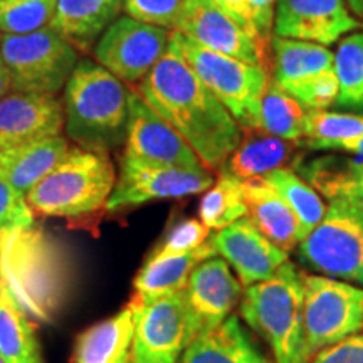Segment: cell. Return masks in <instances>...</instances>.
Segmentation results:
<instances>
[{"instance_id": "cell-41", "label": "cell", "mask_w": 363, "mask_h": 363, "mask_svg": "<svg viewBox=\"0 0 363 363\" xmlns=\"http://www.w3.org/2000/svg\"><path fill=\"white\" fill-rule=\"evenodd\" d=\"M211 2H214L216 6L222 9L225 13H229L235 22H239L240 26L246 27L247 30H251V33L259 35V33L254 29L251 11H249L246 0H211Z\"/></svg>"}, {"instance_id": "cell-6", "label": "cell", "mask_w": 363, "mask_h": 363, "mask_svg": "<svg viewBox=\"0 0 363 363\" xmlns=\"http://www.w3.org/2000/svg\"><path fill=\"white\" fill-rule=\"evenodd\" d=\"M328 202L320 224L299 242V261L316 274L363 288V202Z\"/></svg>"}, {"instance_id": "cell-3", "label": "cell", "mask_w": 363, "mask_h": 363, "mask_svg": "<svg viewBox=\"0 0 363 363\" xmlns=\"http://www.w3.org/2000/svg\"><path fill=\"white\" fill-rule=\"evenodd\" d=\"M305 272L286 262L269 279L247 286L240 318L269 347L274 363H310L305 347Z\"/></svg>"}, {"instance_id": "cell-36", "label": "cell", "mask_w": 363, "mask_h": 363, "mask_svg": "<svg viewBox=\"0 0 363 363\" xmlns=\"http://www.w3.org/2000/svg\"><path fill=\"white\" fill-rule=\"evenodd\" d=\"M289 96L298 99L308 111H325L326 108L337 103L338 98V78L335 69L321 72L315 78L303 83L289 86L283 89Z\"/></svg>"}, {"instance_id": "cell-17", "label": "cell", "mask_w": 363, "mask_h": 363, "mask_svg": "<svg viewBox=\"0 0 363 363\" xmlns=\"http://www.w3.org/2000/svg\"><path fill=\"white\" fill-rule=\"evenodd\" d=\"M187 298L202 331L227 320L242 299V284L222 257H208L195 266L187 283Z\"/></svg>"}, {"instance_id": "cell-2", "label": "cell", "mask_w": 363, "mask_h": 363, "mask_svg": "<svg viewBox=\"0 0 363 363\" xmlns=\"http://www.w3.org/2000/svg\"><path fill=\"white\" fill-rule=\"evenodd\" d=\"M128 93L123 81L83 59L65 86V128L79 148L108 153L125 145Z\"/></svg>"}, {"instance_id": "cell-30", "label": "cell", "mask_w": 363, "mask_h": 363, "mask_svg": "<svg viewBox=\"0 0 363 363\" xmlns=\"http://www.w3.org/2000/svg\"><path fill=\"white\" fill-rule=\"evenodd\" d=\"M306 108L271 81L262 99L259 131L301 147L306 138Z\"/></svg>"}, {"instance_id": "cell-24", "label": "cell", "mask_w": 363, "mask_h": 363, "mask_svg": "<svg viewBox=\"0 0 363 363\" xmlns=\"http://www.w3.org/2000/svg\"><path fill=\"white\" fill-rule=\"evenodd\" d=\"M216 256L211 242L203 244L192 252L182 256L162 257V259H147L133 281L135 299L152 301V299L169 296L187 288L190 272L202 261Z\"/></svg>"}, {"instance_id": "cell-21", "label": "cell", "mask_w": 363, "mask_h": 363, "mask_svg": "<svg viewBox=\"0 0 363 363\" xmlns=\"http://www.w3.org/2000/svg\"><path fill=\"white\" fill-rule=\"evenodd\" d=\"M133 306L126 305L108 320L78 335L71 363H135Z\"/></svg>"}, {"instance_id": "cell-7", "label": "cell", "mask_w": 363, "mask_h": 363, "mask_svg": "<svg viewBox=\"0 0 363 363\" xmlns=\"http://www.w3.org/2000/svg\"><path fill=\"white\" fill-rule=\"evenodd\" d=\"M0 56L12 91L51 96L65 88L79 62L78 49L51 26L29 34H2Z\"/></svg>"}, {"instance_id": "cell-15", "label": "cell", "mask_w": 363, "mask_h": 363, "mask_svg": "<svg viewBox=\"0 0 363 363\" xmlns=\"http://www.w3.org/2000/svg\"><path fill=\"white\" fill-rule=\"evenodd\" d=\"M360 27L345 0H278L272 29L276 38L330 45Z\"/></svg>"}, {"instance_id": "cell-12", "label": "cell", "mask_w": 363, "mask_h": 363, "mask_svg": "<svg viewBox=\"0 0 363 363\" xmlns=\"http://www.w3.org/2000/svg\"><path fill=\"white\" fill-rule=\"evenodd\" d=\"M174 29L211 51L267 69V40L251 33L211 0H184Z\"/></svg>"}, {"instance_id": "cell-25", "label": "cell", "mask_w": 363, "mask_h": 363, "mask_svg": "<svg viewBox=\"0 0 363 363\" xmlns=\"http://www.w3.org/2000/svg\"><path fill=\"white\" fill-rule=\"evenodd\" d=\"M272 83L281 89L335 69V56L326 45L306 40L272 38Z\"/></svg>"}, {"instance_id": "cell-33", "label": "cell", "mask_w": 363, "mask_h": 363, "mask_svg": "<svg viewBox=\"0 0 363 363\" xmlns=\"http://www.w3.org/2000/svg\"><path fill=\"white\" fill-rule=\"evenodd\" d=\"M363 135V115L357 113L308 111L306 138L337 142Z\"/></svg>"}, {"instance_id": "cell-29", "label": "cell", "mask_w": 363, "mask_h": 363, "mask_svg": "<svg viewBox=\"0 0 363 363\" xmlns=\"http://www.w3.org/2000/svg\"><path fill=\"white\" fill-rule=\"evenodd\" d=\"M247 216L242 180L220 170L214 184L202 195L199 219L211 230H222Z\"/></svg>"}, {"instance_id": "cell-13", "label": "cell", "mask_w": 363, "mask_h": 363, "mask_svg": "<svg viewBox=\"0 0 363 363\" xmlns=\"http://www.w3.org/2000/svg\"><path fill=\"white\" fill-rule=\"evenodd\" d=\"M212 184L214 177L208 170L170 169L121 157L120 177L108 201L106 211L115 212L155 201L190 197L203 194Z\"/></svg>"}, {"instance_id": "cell-40", "label": "cell", "mask_w": 363, "mask_h": 363, "mask_svg": "<svg viewBox=\"0 0 363 363\" xmlns=\"http://www.w3.org/2000/svg\"><path fill=\"white\" fill-rule=\"evenodd\" d=\"M301 147L310 150H333V152H347L353 155L363 157V135L348 140H337V142H323V140H305Z\"/></svg>"}, {"instance_id": "cell-34", "label": "cell", "mask_w": 363, "mask_h": 363, "mask_svg": "<svg viewBox=\"0 0 363 363\" xmlns=\"http://www.w3.org/2000/svg\"><path fill=\"white\" fill-rule=\"evenodd\" d=\"M211 229L201 219H182L170 227L162 242L150 254V259L182 256L192 252L207 242Z\"/></svg>"}, {"instance_id": "cell-14", "label": "cell", "mask_w": 363, "mask_h": 363, "mask_svg": "<svg viewBox=\"0 0 363 363\" xmlns=\"http://www.w3.org/2000/svg\"><path fill=\"white\" fill-rule=\"evenodd\" d=\"M216 254L222 256L242 286L272 278L278 269L289 261L288 252L271 242L254 225L249 217H242L225 229L217 230L208 239Z\"/></svg>"}, {"instance_id": "cell-5", "label": "cell", "mask_w": 363, "mask_h": 363, "mask_svg": "<svg viewBox=\"0 0 363 363\" xmlns=\"http://www.w3.org/2000/svg\"><path fill=\"white\" fill-rule=\"evenodd\" d=\"M169 45L229 110L240 128L259 130L262 99L271 84L269 69L211 51L182 33H170Z\"/></svg>"}, {"instance_id": "cell-44", "label": "cell", "mask_w": 363, "mask_h": 363, "mask_svg": "<svg viewBox=\"0 0 363 363\" xmlns=\"http://www.w3.org/2000/svg\"><path fill=\"white\" fill-rule=\"evenodd\" d=\"M7 2V0H0V6H2V4H6Z\"/></svg>"}, {"instance_id": "cell-22", "label": "cell", "mask_w": 363, "mask_h": 363, "mask_svg": "<svg viewBox=\"0 0 363 363\" xmlns=\"http://www.w3.org/2000/svg\"><path fill=\"white\" fill-rule=\"evenodd\" d=\"M125 0H57L51 27L74 45L89 51L120 17Z\"/></svg>"}, {"instance_id": "cell-8", "label": "cell", "mask_w": 363, "mask_h": 363, "mask_svg": "<svg viewBox=\"0 0 363 363\" xmlns=\"http://www.w3.org/2000/svg\"><path fill=\"white\" fill-rule=\"evenodd\" d=\"M130 305L135 320V363H179L190 343L202 333L185 289L152 301L131 298Z\"/></svg>"}, {"instance_id": "cell-16", "label": "cell", "mask_w": 363, "mask_h": 363, "mask_svg": "<svg viewBox=\"0 0 363 363\" xmlns=\"http://www.w3.org/2000/svg\"><path fill=\"white\" fill-rule=\"evenodd\" d=\"M65 108L51 94L11 91L0 99V152L61 133Z\"/></svg>"}, {"instance_id": "cell-39", "label": "cell", "mask_w": 363, "mask_h": 363, "mask_svg": "<svg viewBox=\"0 0 363 363\" xmlns=\"http://www.w3.org/2000/svg\"><path fill=\"white\" fill-rule=\"evenodd\" d=\"M251 11L254 29L259 33L264 40L269 43L272 26H274V13L278 0H246Z\"/></svg>"}, {"instance_id": "cell-32", "label": "cell", "mask_w": 363, "mask_h": 363, "mask_svg": "<svg viewBox=\"0 0 363 363\" xmlns=\"http://www.w3.org/2000/svg\"><path fill=\"white\" fill-rule=\"evenodd\" d=\"M57 0H7L0 6V34H29L51 26Z\"/></svg>"}, {"instance_id": "cell-35", "label": "cell", "mask_w": 363, "mask_h": 363, "mask_svg": "<svg viewBox=\"0 0 363 363\" xmlns=\"http://www.w3.org/2000/svg\"><path fill=\"white\" fill-rule=\"evenodd\" d=\"M34 222L26 197L0 177V240L29 229Z\"/></svg>"}, {"instance_id": "cell-11", "label": "cell", "mask_w": 363, "mask_h": 363, "mask_svg": "<svg viewBox=\"0 0 363 363\" xmlns=\"http://www.w3.org/2000/svg\"><path fill=\"white\" fill-rule=\"evenodd\" d=\"M123 157L170 169L207 170L184 136L172 128L136 89L128 93V128Z\"/></svg>"}, {"instance_id": "cell-37", "label": "cell", "mask_w": 363, "mask_h": 363, "mask_svg": "<svg viewBox=\"0 0 363 363\" xmlns=\"http://www.w3.org/2000/svg\"><path fill=\"white\" fill-rule=\"evenodd\" d=\"M184 0H125V13L145 24L174 29Z\"/></svg>"}, {"instance_id": "cell-43", "label": "cell", "mask_w": 363, "mask_h": 363, "mask_svg": "<svg viewBox=\"0 0 363 363\" xmlns=\"http://www.w3.org/2000/svg\"><path fill=\"white\" fill-rule=\"evenodd\" d=\"M348 6H350L352 12L357 13V16H363V0H347Z\"/></svg>"}, {"instance_id": "cell-4", "label": "cell", "mask_w": 363, "mask_h": 363, "mask_svg": "<svg viewBox=\"0 0 363 363\" xmlns=\"http://www.w3.org/2000/svg\"><path fill=\"white\" fill-rule=\"evenodd\" d=\"M116 184L106 153L72 148L26 195L30 211L44 217L81 219L106 211Z\"/></svg>"}, {"instance_id": "cell-26", "label": "cell", "mask_w": 363, "mask_h": 363, "mask_svg": "<svg viewBox=\"0 0 363 363\" xmlns=\"http://www.w3.org/2000/svg\"><path fill=\"white\" fill-rule=\"evenodd\" d=\"M0 360L4 363H44L34 326L4 276H0Z\"/></svg>"}, {"instance_id": "cell-20", "label": "cell", "mask_w": 363, "mask_h": 363, "mask_svg": "<svg viewBox=\"0 0 363 363\" xmlns=\"http://www.w3.org/2000/svg\"><path fill=\"white\" fill-rule=\"evenodd\" d=\"M299 145L259 130H242V138L224 169L239 180L266 177L271 172L293 167L301 160Z\"/></svg>"}, {"instance_id": "cell-19", "label": "cell", "mask_w": 363, "mask_h": 363, "mask_svg": "<svg viewBox=\"0 0 363 363\" xmlns=\"http://www.w3.org/2000/svg\"><path fill=\"white\" fill-rule=\"evenodd\" d=\"M247 216L271 242L289 252L301 242L299 222L266 177L242 180Z\"/></svg>"}, {"instance_id": "cell-27", "label": "cell", "mask_w": 363, "mask_h": 363, "mask_svg": "<svg viewBox=\"0 0 363 363\" xmlns=\"http://www.w3.org/2000/svg\"><path fill=\"white\" fill-rule=\"evenodd\" d=\"M293 169L328 201L345 197L363 202V160L360 158L328 155L308 162L301 158Z\"/></svg>"}, {"instance_id": "cell-38", "label": "cell", "mask_w": 363, "mask_h": 363, "mask_svg": "<svg viewBox=\"0 0 363 363\" xmlns=\"http://www.w3.org/2000/svg\"><path fill=\"white\" fill-rule=\"evenodd\" d=\"M310 363H363V331L323 348Z\"/></svg>"}, {"instance_id": "cell-42", "label": "cell", "mask_w": 363, "mask_h": 363, "mask_svg": "<svg viewBox=\"0 0 363 363\" xmlns=\"http://www.w3.org/2000/svg\"><path fill=\"white\" fill-rule=\"evenodd\" d=\"M11 89H12L11 74H9L6 62H4L2 56H0V99H2L4 96H7V94L11 93Z\"/></svg>"}, {"instance_id": "cell-18", "label": "cell", "mask_w": 363, "mask_h": 363, "mask_svg": "<svg viewBox=\"0 0 363 363\" xmlns=\"http://www.w3.org/2000/svg\"><path fill=\"white\" fill-rule=\"evenodd\" d=\"M180 363H274L261 350L238 315H230L216 328L202 331L190 343Z\"/></svg>"}, {"instance_id": "cell-1", "label": "cell", "mask_w": 363, "mask_h": 363, "mask_svg": "<svg viewBox=\"0 0 363 363\" xmlns=\"http://www.w3.org/2000/svg\"><path fill=\"white\" fill-rule=\"evenodd\" d=\"M136 91L184 136L208 172L224 169L242 128L175 49L169 45Z\"/></svg>"}, {"instance_id": "cell-23", "label": "cell", "mask_w": 363, "mask_h": 363, "mask_svg": "<svg viewBox=\"0 0 363 363\" xmlns=\"http://www.w3.org/2000/svg\"><path fill=\"white\" fill-rule=\"evenodd\" d=\"M69 152L61 135L0 152V177L26 197Z\"/></svg>"}, {"instance_id": "cell-45", "label": "cell", "mask_w": 363, "mask_h": 363, "mask_svg": "<svg viewBox=\"0 0 363 363\" xmlns=\"http://www.w3.org/2000/svg\"><path fill=\"white\" fill-rule=\"evenodd\" d=\"M0 363H4V362H2V360H0Z\"/></svg>"}, {"instance_id": "cell-9", "label": "cell", "mask_w": 363, "mask_h": 363, "mask_svg": "<svg viewBox=\"0 0 363 363\" xmlns=\"http://www.w3.org/2000/svg\"><path fill=\"white\" fill-rule=\"evenodd\" d=\"M305 347L310 360L331 345L363 331L362 286L305 272Z\"/></svg>"}, {"instance_id": "cell-28", "label": "cell", "mask_w": 363, "mask_h": 363, "mask_svg": "<svg viewBox=\"0 0 363 363\" xmlns=\"http://www.w3.org/2000/svg\"><path fill=\"white\" fill-rule=\"evenodd\" d=\"M266 180L278 190L299 222V239H305L325 217L326 206L320 194L291 167L278 169L266 175Z\"/></svg>"}, {"instance_id": "cell-10", "label": "cell", "mask_w": 363, "mask_h": 363, "mask_svg": "<svg viewBox=\"0 0 363 363\" xmlns=\"http://www.w3.org/2000/svg\"><path fill=\"white\" fill-rule=\"evenodd\" d=\"M170 33L121 16L94 44V61L126 83L142 81L169 49Z\"/></svg>"}, {"instance_id": "cell-46", "label": "cell", "mask_w": 363, "mask_h": 363, "mask_svg": "<svg viewBox=\"0 0 363 363\" xmlns=\"http://www.w3.org/2000/svg\"><path fill=\"white\" fill-rule=\"evenodd\" d=\"M0 38H2V34H0Z\"/></svg>"}, {"instance_id": "cell-31", "label": "cell", "mask_w": 363, "mask_h": 363, "mask_svg": "<svg viewBox=\"0 0 363 363\" xmlns=\"http://www.w3.org/2000/svg\"><path fill=\"white\" fill-rule=\"evenodd\" d=\"M335 72L338 78V106L363 111V33L340 40Z\"/></svg>"}]
</instances>
